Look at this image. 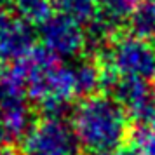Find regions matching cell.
Masks as SVG:
<instances>
[{
  "label": "cell",
  "instance_id": "6da1fadb",
  "mask_svg": "<svg viewBox=\"0 0 155 155\" xmlns=\"http://www.w3.org/2000/svg\"><path fill=\"white\" fill-rule=\"evenodd\" d=\"M71 127L80 148L92 155H101L122 148L129 117L115 98L87 96L75 108Z\"/></svg>",
  "mask_w": 155,
  "mask_h": 155
},
{
  "label": "cell",
  "instance_id": "7a4b0ae2",
  "mask_svg": "<svg viewBox=\"0 0 155 155\" xmlns=\"http://www.w3.org/2000/svg\"><path fill=\"white\" fill-rule=\"evenodd\" d=\"M23 155H80L71 122L58 115H47L33 124L25 134Z\"/></svg>",
  "mask_w": 155,
  "mask_h": 155
},
{
  "label": "cell",
  "instance_id": "3957f363",
  "mask_svg": "<svg viewBox=\"0 0 155 155\" xmlns=\"http://www.w3.org/2000/svg\"><path fill=\"white\" fill-rule=\"evenodd\" d=\"M26 89L16 75H0V147L11 145L31 127Z\"/></svg>",
  "mask_w": 155,
  "mask_h": 155
},
{
  "label": "cell",
  "instance_id": "277c9868",
  "mask_svg": "<svg viewBox=\"0 0 155 155\" xmlns=\"http://www.w3.org/2000/svg\"><path fill=\"white\" fill-rule=\"evenodd\" d=\"M108 66L120 78H148L155 73V49L147 38L127 35L108 49Z\"/></svg>",
  "mask_w": 155,
  "mask_h": 155
},
{
  "label": "cell",
  "instance_id": "5b68a950",
  "mask_svg": "<svg viewBox=\"0 0 155 155\" xmlns=\"http://www.w3.org/2000/svg\"><path fill=\"white\" fill-rule=\"evenodd\" d=\"M38 37L44 49L56 58L77 56L87 40L82 25L63 12L45 16L38 25Z\"/></svg>",
  "mask_w": 155,
  "mask_h": 155
},
{
  "label": "cell",
  "instance_id": "8992f818",
  "mask_svg": "<svg viewBox=\"0 0 155 155\" xmlns=\"http://www.w3.org/2000/svg\"><path fill=\"white\" fill-rule=\"evenodd\" d=\"M113 98L126 110L127 117L140 126L155 124V89L145 78H120L115 84Z\"/></svg>",
  "mask_w": 155,
  "mask_h": 155
},
{
  "label": "cell",
  "instance_id": "52a82bcc",
  "mask_svg": "<svg viewBox=\"0 0 155 155\" xmlns=\"http://www.w3.org/2000/svg\"><path fill=\"white\" fill-rule=\"evenodd\" d=\"M52 5L58 7V12L70 16L71 19L78 21L80 25H91L94 26L98 23V0H51Z\"/></svg>",
  "mask_w": 155,
  "mask_h": 155
},
{
  "label": "cell",
  "instance_id": "ba28073f",
  "mask_svg": "<svg viewBox=\"0 0 155 155\" xmlns=\"http://www.w3.org/2000/svg\"><path fill=\"white\" fill-rule=\"evenodd\" d=\"M11 4L21 12L28 21H42L51 14V0H11Z\"/></svg>",
  "mask_w": 155,
  "mask_h": 155
},
{
  "label": "cell",
  "instance_id": "9c48e42d",
  "mask_svg": "<svg viewBox=\"0 0 155 155\" xmlns=\"http://www.w3.org/2000/svg\"><path fill=\"white\" fill-rule=\"evenodd\" d=\"M138 150L141 155H155V124L141 126L138 136Z\"/></svg>",
  "mask_w": 155,
  "mask_h": 155
},
{
  "label": "cell",
  "instance_id": "30bf717a",
  "mask_svg": "<svg viewBox=\"0 0 155 155\" xmlns=\"http://www.w3.org/2000/svg\"><path fill=\"white\" fill-rule=\"evenodd\" d=\"M11 21H12V16L9 12V7L5 5L4 0H0V33L11 25Z\"/></svg>",
  "mask_w": 155,
  "mask_h": 155
},
{
  "label": "cell",
  "instance_id": "8fae6325",
  "mask_svg": "<svg viewBox=\"0 0 155 155\" xmlns=\"http://www.w3.org/2000/svg\"><path fill=\"white\" fill-rule=\"evenodd\" d=\"M101 155H141V152L136 148H119V150H113V152H108V153H101Z\"/></svg>",
  "mask_w": 155,
  "mask_h": 155
},
{
  "label": "cell",
  "instance_id": "7c38bea8",
  "mask_svg": "<svg viewBox=\"0 0 155 155\" xmlns=\"http://www.w3.org/2000/svg\"><path fill=\"white\" fill-rule=\"evenodd\" d=\"M0 155H18V153L9 145H5V147H0Z\"/></svg>",
  "mask_w": 155,
  "mask_h": 155
},
{
  "label": "cell",
  "instance_id": "4fadbf2b",
  "mask_svg": "<svg viewBox=\"0 0 155 155\" xmlns=\"http://www.w3.org/2000/svg\"><path fill=\"white\" fill-rule=\"evenodd\" d=\"M129 2H131V4H134V5H138V4H140L141 0H129Z\"/></svg>",
  "mask_w": 155,
  "mask_h": 155
}]
</instances>
